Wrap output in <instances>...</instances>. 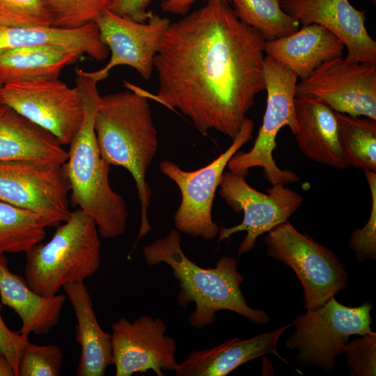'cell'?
<instances>
[{
	"mask_svg": "<svg viewBox=\"0 0 376 376\" xmlns=\"http://www.w3.org/2000/svg\"><path fill=\"white\" fill-rule=\"evenodd\" d=\"M266 40L228 2L213 1L170 23L154 60L158 91L148 98L188 118L203 135L232 140L265 91Z\"/></svg>",
	"mask_w": 376,
	"mask_h": 376,
	"instance_id": "obj_1",
	"label": "cell"
},
{
	"mask_svg": "<svg viewBox=\"0 0 376 376\" xmlns=\"http://www.w3.org/2000/svg\"><path fill=\"white\" fill-rule=\"evenodd\" d=\"M127 91L102 96L95 118L100 154L109 165L133 177L141 203L139 240L151 230L148 218L152 189L146 177L158 148L157 132L144 90L124 81Z\"/></svg>",
	"mask_w": 376,
	"mask_h": 376,
	"instance_id": "obj_2",
	"label": "cell"
},
{
	"mask_svg": "<svg viewBox=\"0 0 376 376\" xmlns=\"http://www.w3.org/2000/svg\"><path fill=\"white\" fill-rule=\"evenodd\" d=\"M76 86L84 104V120L68 151L63 165L71 198L95 223L100 236L118 237L127 228L129 210L122 196L109 184V166L102 158L95 132V118L101 95L99 81L91 72L76 68Z\"/></svg>",
	"mask_w": 376,
	"mask_h": 376,
	"instance_id": "obj_3",
	"label": "cell"
},
{
	"mask_svg": "<svg viewBox=\"0 0 376 376\" xmlns=\"http://www.w3.org/2000/svg\"><path fill=\"white\" fill-rule=\"evenodd\" d=\"M180 240V232L171 229L165 237L146 246L143 254L148 265L166 263L171 267L180 288L179 304L185 308L195 304L189 318L193 327L202 329L211 324L217 312L221 310L235 312L253 324L269 322L265 311L248 305L240 287L244 277L237 270L235 258L221 256L213 268H204L187 258Z\"/></svg>",
	"mask_w": 376,
	"mask_h": 376,
	"instance_id": "obj_4",
	"label": "cell"
},
{
	"mask_svg": "<svg viewBox=\"0 0 376 376\" xmlns=\"http://www.w3.org/2000/svg\"><path fill=\"white\" fill-rule=\"evenodd\" d=\"M100 234L80 208L57 226L51 240L26 252L25 279L38 294L51 297L68 283L84 281L100 265Z\"/></svg>",
	"mask_w": 376,
	"mask_h": 376,
	"instance_id": "obj_5",
	"label": "cell"
},
{
	"mask_svg": "<svg viewBox=\"0 0 376 376\" xmlns=\"http://www.w3.org/2000/svg\"><path fill=\"white\" fill-rule=\"evenodd\" d=\"M263 76L267 91L266 108L263 123L251 149L237 151L229 160V171L246 176L250 169L260 167L264 177L272 185H286L297 182L299 176L276 164L273 152L280 130L288 126L295 134L297 125L295 99L297 75L285 65L269 56L264 58Z\"/></svg>",
	"mask_w": 376,
	"mask_h": 376,
	"instance_id": "obj_6",
	"label": "cell"
},
{
	"mask_svg": "<svg viewBox=\"0 0 376 376\" xmlns=\"http://www.w3.org/2000/svg\"><path fill=\"white\" fill-rule=\"evenodd\" d=\"M372 308L368 301L357 307L345 306L332 296L321 306L294 319L295 331L286 345L297 350V363L333 371L350 337L373 331Z\"/></svg>",
	"mask_w": 376,
	"mask_h": 376,
	"instance_id": "obj_7",
	"label": "cell"
},
{
	"mask_svg": "<svg viewBox=\"0 0 376 376\" xmlns=\"http://www.w3.org/2000/svg\"><path fill=\"white\" fill-rule=\"evenodd\" d=\"M267 253L292 268L304 292V308L313 310L345 290L348 274L340 258L286 220L267 233Z\"/></svg>",
	"mask_w": 376,
	"mask_h": 376,
	"instance_id": "obj_8",
	"label": "cell"
},
{
	"mask_svg": "<svg viewBox=\"0 0 376 376\" xmlns=\"http://www.w3.org/2000/svg\"><path fill=\"white\" fill-rule=\"evenodd\" d=\"M253 121L246 118L231 145L207 165L187 171L170 160L159 163L160 171L173 180L181 193V203L173 216L175 229L194 237L214 240L220 226L212 219L216 190L230 158L252 137Z\"/></svg>",
	"mask_w": 376,
	"mask_h": 376,
	"instance_id": "obj_9",
	"label": "cell"
},
{
	"mask_svg": "<svg viewBox=\"0 0 376 376\" xmlns=\"http://www.w3.org/2000/svg\"><path fill=\"white\" fill-rule=\"evenodd\" d=\"M2 104L70 145L84 120V104L77 86L70 88L58 77H39L3 84Z\"/></svg>",
	"mask_w": 376,
	"mask_h": 376,
	"instance_id": "obj_10",
	"label": "cell"
},
{
	"mask_svg": "<svg viewBox=\"0 0 376 376\" xmlns=\"http://www.w3.org/2000/svg\"><path fill=\"white\" fill-rule=\"evenodd\" d=\"M219 194L235 212H242V221L231 227L220 226L217 242L246 231L240 244L239 256L251 251L258 237L288 220L301 207L304 198L281 185H272L265 193L248 184L245 176L230 171L223 173Z\"/></svg>",
	"mask_w": 376,
	"mask_h": 376,
	"instance_id": "obj_11",
	"label": "cell"
},
{
	"mask_svg": "<svg viewBox=\"0 0 376 376\" xmlns=\"http://www.w3.org/2000/svg\"><path fill=\"white\" fill-rule=\"evenodd\" d=\"M296 93L318 98L336 112L376 120V63L333 58L301 79Z\"/></svg>",
	"mask_w": 376,
	"mask_h": 376,
	"instance_id": "obj_12",
	"label": "cell"
},
{
	"mask_svg": "<svg viewBox=\"0 0 376 376\" xmlns=\"http://www.w3.org/2000/svg\"><path fill=\"white\" fill-rule=\"evenodd\" d=\"M70 191L63 165L0 162V200L45 216L57 226L71 214Z\"/></svg>",
	"mask_w": 376,
	"mask_h": 376,
	"instance_id": "obj_13",
	"label": "cell"
},
{
	"mask_svg": "<svg viewBox=\"0 0 376 376\" xmlns=\"http://www.w3.org/2000/svg\"><path fill=\"white\" fill-rule=\"evenodd\" d=\"M101 40L111 52L108 63L91 73L99 81L106 79L109 71L118 65L134 68L148 81L154 70V60L163 36L171 22L166 17L152 13L139 22L105 9L94 21Z\"/></svg>",
	"mask_w": 376,
	"mask_h": 376,
	"instance_id": "obj_14",
	"label": "cell"
},
{
	"mask_svg": "<svg viewBox=\"0 0 376 376\" xmlns=\"http://www.w3.org/2000/svg\"><path fill=\"white\" fill-rule=\"evenodd\" d=\"M113 364L116 376H131L152 370H174L178 363L175 340L166 334L167 325L160 318L141 315L130 322L125 318L111 324Z\"/></svg>",
	"mask_w": 376,
	"mask_h": 376,
	"instance_id": "obj_15",
	"label": "cell"
},
{
	"mask_svg": "<svg viewBox=\"0 0 376 376\" xmlns=\"http://www.w3.org/2000/svg\"><path fill=\"white\" fill-rule=\"evenodd\" d=\"M282 9L302 26L320 25L338 37L348 61L376 63V42L366 27V10L349 0H281Z\"/></svg>",
	"mask_w": 376,
	"mask_h": 376,
	"instance_id": "obj_16",
	"label": "cell"
},
{
	"mask_svg": "<svg viewBox=\"0 0 376 376\" xmlns=\"http://www.w3.org/2000/svg\"><path fill=\"white\" fill-rule=\"evenodd\" d=\"M295 111L297 130L294 136L300 151L320 164L338 169L350 167L339 144L335 111L318 98L297 94Z\"/></svg>",
	"mask_w": 376,
	"mask_h": 376,
	"instance_id": "obj_17",
	"label": "cell"
},
{
	"mask_svg": "<svg viewBox=\"0 0 376 376\" xmlns=\"http://www.w3.org/2000/svg\"><path fill=\"white\" fill-rule=\"evenodd\" d=\"M292 324L242 340L233 338L220 345L194 350L174 371L176 376H225L240 366L262 355L272 354L290 364L276 351L278 340Z\"/></svg>",
	"mask_w": 376,
	"mask_h": 376,
	"instance_id": "obj_18",
	"label": "cell"
},
{
	"mask_svg": "<svg viewBox=\"0 0 376 376\" xmlns=\"http://www.w3.org/2000/svg\"><path fill=\"white\" fill-rule=\"evenodd\" d=\"M68 159L57 139L20 115L0 104V162H28L63 165Z\"/></svg>",
	"mask_w": 376,
	"mask_h": 376,
	"instance_id": "obj_19",
	"label": "cell"
},
{
	"mask_svg": "<svg viewBox=\"0 0 376 376\" xmlns=\"http://www.w3.org/2000/svg\"><path fill=\"white\" fill-rule=\"evenodd\" d=\"M345 47L332 32L311 24L287 36L266 41L265 53L302 79L324 62L341 56Z\"/></svg>",
	"mask_w": 376,
	"mask_h": 376,
	"instance_id": "obj_20",
	"label": "cell"
},
{
	"mask_svg": "<svg viewBox=\"0 0 376 376\" xmlns=\"http://www.w3.org/2000/svg\"><path fill=\"white\" fill-rule=\"evenodd\" d=\"M0 297L3 304L20 318L19 332L28 337L30 333L47 334L58 323L66 295L45 297L38 294L25 279L10 270L7 258L0 253Z\"/></svg>",
	"mask_w": 376,
	"mask_h": 376,
	"instance_id": "obj_21",
	"label": "cell"
},
{
	"mask_svg": "<svg viewBox=\"0 0 376 376\" xmlns=\"http://www.w3.org/2000/svg\"><path fill=\"white\" fill-rule=\"evenodd\" d=\"M63 288L77 319L76 336L81 348L77 375L104 376L113 364L111 334L100 326L84 281L68 283Z\"/></svg>",
	"mask_w": 376,
	"mask_h": 376,
	"instance_id": "obj_22",
	"label": "cell"
},
{
	"mask_svg": "<svg viewBox=\"0 0 376 376\" xmlns=\"http://www.w3.org/2000/svg\"><path fill=\"white\" fill-rule=\"evenodd\" d=\"M58 45L88 54L96 61L108 56L94 22L76 29L49 26L15 27L0 24V52L23 47Z\"/></svg>",
	"mask_w": 376,
	"mask_h": 376,
	"instance_id": "obj_23",
	"label": "cell"
},
{
	"mask_svg": "<svg viewBox=\"0 0 376 376\" xmlns=\"http://www.w3.org/2000/svg\"><path fill=\"white\" fill-rule=\"evenodd\" d=\"M82 54L58 45H37L0 52V84L39 77H58Z\"/></svg>",
	"mask_w": 376,
	"mask_h": 376,
	"instance_id": "obj_24",
	"label": "cell"
},
{
	"mask_svg": "<svg viewBox=\"0 0 376 376\" xmlns=\"http://www.w3.org/2000/svg\"><path fill=\"white\" fill-rule=\"evenodd\" d=\"M57 226L49 218L0 200V253L27 252Z\"/></svg>",
	"mask_w": 376,
	"mask_h": 376,
	"instance_id": "obj_25",
	"label": "cell"
},
{
	"mask_svg": "<svg viewBox=\"0 0 376 376\" xmlns=\"http://www.w3.org/2000/svg\"><path fill=\"white\" fill-rule=\"evenodd\" d=\"M339 144L350 166L376 172V120L335 111Z\"/></svg>",
	"mask_w": 376,
	"mask_h": 376,
	"instance_id": "obj_26",
	"label": "cell"
},
{
	"mask_svg": "<svg viewBox=\"0 0 376 376\" xmlns=\"http://www.w3.org/2000/svg\"><path fill=\"white\" fill-rule=\"evenodd\" d=\"M236 17L255 29L266 41L287 36L299 24L281 8V0H229Z\"/></svg>",
	"mask_w": 376,
	"mask_h": 376,
	"instance_id": "obj_27",
	"label": "cell"
},
{
	"mask_svg": "<svg viewBox=\"0 0 376 376\" xmlns=\"http://www.w3.org/2000/svg\"><path fill=\"white\" fill-rule=\"evenodd\" d=\"M111 0H42L51 26L76 29L94 22Z\"/></svg>",
	"mask_w": 376,
	"mask_h": 376,
	"instance_id": "obj_28",
	"label": "cell"
},
{
	"mask_svg": "<svg viewBox=\"0 0 376 376\" xmlns=\"http://www.w3.org/2000/svg\"><path fill=\"white\" fill-rule=\"evenodd\" d=\"M63 359L59 345H38L27 340L20 352L19 376H58Z\"/></svg>",
	"mask_w": 376,
	"mask_h": 376,
	"instance_id": "obj_29",
	"label": "cell"
},
{
	"mask_svg": "<svg viewBox=\"0 0 376 376\" xmlns=\"http://www.w3.org/2000/svg\"><path fill=\"white\" fill-rule=\"evenodd\" d=\"M0 24L40 27L51 22L42 0H0Z\"/></svg>",
	"mask_w": 376,
	"mask_h": 376,
	"instance_id": "obj_30",
	"label": "cell"
},
{
	"mask_svg": "<svg viewBox=\"0 0 376 376\" xmlns=\"http://www.w3.org/2000/svg\"><path fill=\"white\" fill-rule=\"evenodd\" d=\"M371 196V210L366 224L355 229L351 234L348 245L360 263L376 258V172L363 169Z\"/></svg>",
	"mask_w": 376,
	"mask_h": 376,
	"instance_id": "obj_31",
	"label": "cell"
},
{
	"mask_svg": "<svg viewBox=\"0 0 376 376\" xmlns=\"http://www.w3.org/2000/svg\"><path fill=\"white\" fill-rule=\"evenodd\" d=\"M152 0H111L108 9L120 16L132 20L146 22L152 15L148 10ZM198 0H163L161 8L165 13L174 15H186L191 6ZM207 2L221 1L229 3V0H204Z\"/></svg>",
	"mask_w": 376,
	"mask_h": 376,
	"instance_id": "obj_32",
	"label": "cell"
},
{
	"mask_svg": "<svg viewBox=\"0 0 376 376\" xmlns=\"http://www.w3.org/2000/svg\"><path fill=\"white\" fill-rule=\"evenodd\" d=\"M352 376L376 375V333L370 332L348 341L344 347Z\"/></svg>",
	"mask_w": 376,
	"mask_h": 376,
	"instance_id": "obj_33",
	"label": "cell"
},
{
	"mask_svg": "<svg viewBox=\"0 0 376 376\" xmlns=\"http://www.w3.org/2000/svg\"><path fill=\"white\" fill-rule=\"evenodd\" d=\"M0 304V353L6 356L11 364L15 376H19V361L22 347L29 340L19 331L10 330L5 324L1 315Z\"/></svg>",
	"mask_w": 376,
	"mask_h": 376,
	"instance_id": "obj_34",
	"label": "cell"
},
{
	"mask_svg": "<svg viewBox=\"0 0 376 376\" xmlns=\"http://www.w3.org/2000/svg\"><path fill=\"white\" fill-rule=\"evenodd\" d=\"M0 376H15L14 370L5 355L0 353Z\"/></svg>",
	"mask_w": 376,
	"mask_h": 376,
	"instance_id": "obj_35",
	"label": "cell"
},
{
	"mask_svg": "<svg viewBox=\"0 0 376 376\" xmlns=\"http://www.w3.org/2000/svg\"><path fill=\"white\" fill-rule=\"evenodd\" d=\"M1 86H2V85L0 84V88H1ZM2 104V101H1V95H0V104Z\"/></svg>",
	"mask_w": 376,
	"mask_h": 376,
	"instance_id": "obj_36",
	"label": "cell"
},
{
	"mask_svg": "<svg viewBox=\"0 0 376 376\" xmlns=\"http://www.w3.org/2000/svg\"><path fill=\"white\" fill-rule=\"evenodd\" d=\"M375 5L376 4V0H370Z\"/></svg>",
	"mask_w": 376,
	"mask_h": 376,
	"instance_id": "obj_37",
	"label": "cell"
}]
</instances>
